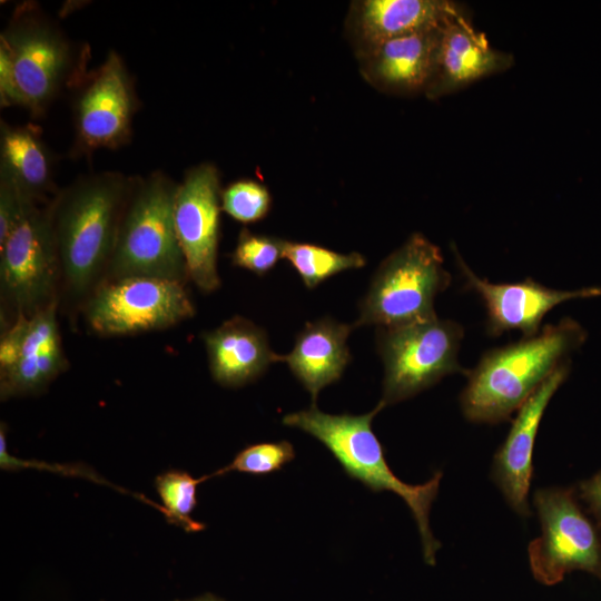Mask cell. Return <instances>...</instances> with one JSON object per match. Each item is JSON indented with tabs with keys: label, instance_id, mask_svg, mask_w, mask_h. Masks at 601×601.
<instances>
[{
	"label": "cell",
	"instance_id": "6da1fadb",
	"mask_svg": "<svg viewBox=\"0 0 601 601\" xmlns=\"http://www.w3.org/2000/svg\"><path fill=\"white\" fill-rule=\"evenodd\" d=\"M130 184L118 171L81 176L48 205L61 284L75 302H87L106 278Z\"/></svg>",
	"mask_w": 601,
	"mask_h": 601
},
{
	"label": "cell",
	"instance_id": "7a4b0ae2",
	"mask_svg": "<svg viewBox=\"0 0 601 601\" xmlns=\"http://www.w3.org/2000/svg\"><path fill=\"white\" fill-rule=\"evenodd\" d=\"M585 339V329L564 317L545 325L535 336L487 351L467 371L460 396L464 417L487 424L509 420Z\"/></svg>",
	"mask_w": 601,
	"mask_h": 601
},
{
	"label": "cell",
	"instance_id": "3957f363",
	"mask_svg": "<svg viewBox=\"0 0 601 601\" xmlns=\"http://www.w3.org/2000/svg\"><path fill=\"white\" fill-rule=\"evenodd\" d=\"M85 59L38 7L19 6L0 35L1 106L42 116L65 87L85 78Z\"/></svg>",
	"mask_w": 601,
	"mask_h": 601
},
{
	"label": "cell",
	"instance_id": "277c9868",
	"mask_svg": "<svg viewBox=\"0 0 601 601\" xmlns=\"http://www.w3.org/2000/svg\"><path fill=\"white\" fill-rule=\"evenodd\" d=\"M385 405L378 404L361 415L328 414L311 406L289 413L283 424L296 427L322 442L339 462L346 474L373 492L390 491L400 495L410 508L422 540L423 556L427 564H435V554L441 543L430 528V510L439 493L443 476L436 471L423 484L401 481L388 466L381 442L372 430V421Z\"/></svg>",
	"mask_w": 601,
	"mask_h": 601
},
{
	"label": "cell",
	"instance_id": "5b68a950",
	"mask_svg": "<svg viewBox=\"0 0 601 601\" xmlns=\"http://www.w3.org/2000/svg\"><path fill=\"white\" fill-rule=\"evenodd\" d=\"M177 187L161 171L131 177L104 282L131 276L188 279L174 221Z\"/></svg>",
	"mask_w": 601,
	"mask_h": 601
},
{
	"label": "cell",
	"instance_id": "8992f818",
	"mask_svg": "<svg viewBox=\"0 0 601 601\" xmlns=\"http://www.w3.org/2000/svg\"><path fill=\"white\" fill-rule=\"evenodd\" d=\"M450 283L440 248L414 233L376 269L354 326L393 327L433 318L435 298Z\"/></svg>",
	"mask_w": 601,
	"mask_h": 601
},
{
	"label": "cell",
	"instance_id": "52a82bcc",
	"mask_svg": "<svg viewBox=\"0 0 601 601\" xmlns=\"http://www.w3.org/2000/svg\"><path fill=\"white\" fill-rule=\"evenodd\" d=\"M463 326L437 316L393 327L377 328V347L384 364L381 402L387 406L411 398L443 377L467 374L459 363Z\"/></svg>",
	"mask_w": 601,
	"mask_h": 601
},
{
	"label": "cell",
	"instance_id": "ba28073f",
	"mask_svg": "<svg viewBox=\"0 0 601 601\" xmlns=\"http://www.w3.org/2000/svg\"><path fill=\"white\" fill-rule=\"evenodd\" d=\"M61 270L49 207L28 201L0 244V293L6 311L31 316L58 303ZM10 322V323H11Z\"/></svg>",
	"mask_w": 601,
	"mask_h": 601
},
{
	"label": "cell",
	"instance_id": "9c48e42d",
	"mask_svg": "<svg viewBox=\"0 0 601 601\" xmlns=\"http://www.w3.org/2000/svg\"><path fill=\"white\" fill-rule=\"evenodd\" d=\"M533 504L541 524V535L528 549L534 579L554 585L577 570L601 579V539L579 506L575 490L539 489Z\"/></svg>",
	"mask_w": 601,
	"mask_h": 601
},
{
	"label": "cell",
	"instance_id": "30bf717a",
	"mask_svg": "<svg viewBox=\"0 0 601 601\" xmlns=\"http://www.w3.org/2000/svg\"><path fill=\"white\" fill-rule=\"evenodd\" d=\"M185 283L131 276L104 282L85 303V317L101 336L166 329L193 317Z\"/></svg>",
	"mask_w": 601,
	"mask_h": 601
},
{
	"label": "cell",
	"instance_id": "8fae6325",
	"mask_svg": "<svg viewBox=\"0 0 601 601\" xmlns=\"http://www.w3.org/2000/svg\"><path fill=\"white\" fill-rule=\"evenodd\" d=\"M137 108L134 81L122 58L111 50L96 70L85 76L73 101V155L126 145Z\"/></svg>",
	"mask_w": 601,
	"mask_h": 601
},
{
	"label": "cell",
	"instance_id": "7c38bea8",
	"mask_svg": "<svg viewBox=\"0 0 601 601\" xmlns=\"http://www.w3.org/2000/svg\"><path fill=\"white\" fill-rule=\"evenodd\" d=\"M217 167L203 162L189 168L178 184L174 221L188 279L203 293L219 288L217 255L221 209Z\"/></svg>",
	"mask_w": 601,
	"mask_h": 601
},
{
	"label": "cell",
	"instance_id": "4fadbf2b",
	"mask_svg": "<svg viewBox=\"0 0 601 601\" xmlns=\"http://www.w3.org/2000/svg\"><path fill=\"white\" fill-rule=\"evenodd\" d=\"M58 303L31 315L18 316L0 341V397L37 394L67 367Z\"/></svg>",
	"mask_w": 601,
	"mask_h": 601
},
{
	"label": "cell",
	"instance_id": "5bb4252c",
	"mask_svg": "<svg viewBox=\"0 0 601 601\" xmlns=\"http://www.w3.org/2000/svg\"><path fill=\"white\" fill-rule=\"evenodd\" d=\"M456 265L464 277L465 287L476 293L486 311V332L500 336L504 332L520 331L523 337L540 333L544 316L555 306L573 299L601 295L598 286L578 289H554L532 278L518 283L495 284L479 277L455 249Z\"/></svg>",
	"mask_w": 601,
	"mask_h": 601
},
{
	"label": "cell",
	"instance_id": "9a60e30c",
	"mask_svg": "<svg viewBox=\"0 0 601 601\" xmlns=\"http://www.w3.org/2000/svg\"><path fill=\"white\" fill-rule=\"evenodd\" d=\"M560 365L518 410L509 434L496 451L491 476L508 504L521 516L531 515L528 495L533 477V449L544 411L570 373Z\"/></svg>",
	"mask_w": 601,
	"mask_h": 601
},
{
	"label": "cell",
	"instance_id": "2e32d148",
	"mask_svg": "<svg viewBox=\"0 0 601 601\" xmlns=\"http://www.w3.org/2000/svg\"><path fill=\"white\" fill-rule=\"evenodd\" d=\"M514 57L493 48L464 9L442 28L432 78L424 95L435 100L509 69Z\"/></svg>",
	"mask_w": 601,
	"mask_h": 601
},
{
	"label": "cell",
	"instance_id": "e0dca14e",
	"mask_svg": "<svg viewBox=\"0 0 601 601\" xmlns=\"http://www.w3.org/2000/svg\"><path fill=\"white\" fill-rule=\"evenodd\" d=\"M463 7L449 0H358L349 6L345 35L356 58L393 38L437 29Z\"/></svg>",
	"mask_w": 601,
	"mask_h": 601
},
{
	"label": "cell",
	"instance_id": "ac0fdd59",
	"mask_svg": "<svg viewBox=\"0 0 601 601\" xmlns=\"http://www.w3.org/2000/svg\"><path fill=\"white\" fill-rule=\"evenodd\" d=\"M443 27L393 38L372 48L357 58L362 77L388 95L424 93Z\"/></svg>",
	"mask_w": 601,
	"mask_h": 601
},
{
	"label": "cell",
	"instance_id": "d6986e66",
	"mask_svg": "<svg viewBox=\"0 0 601 601\" xmlns=\"http://www.w3.org/2000/svg\"><path fill=\"white\" fill-rule=\"evenodd\" d=\"M213 378L225 387H240L258 378L272 363L283 362L269 347L265 331L234 316L203 334Z\"/></svg>",
	"mask_w": 601,
	"mask_h": 601
},
{
	"label": "cell",
	"instance_id": "ffe728a7",
	"mask_svg": "<svg viewBox=\"0 0 601 601\" xmlns=\"http://www.w3.org/2000/svg\"><path fill=\"white\" fill-rule=\"evenodd\" d=\"M353 327L328 317L307 323L290 353L283 355V362L309 392L313 406L319 392L338 381L349 363L347 338Z\"/></svg>",
	"mask_w": 601,
	"mask_h": 601
},
{
	"label": "cell",
	"instance_id": "44dd1931",
	"mask_svg": "<svg viewBox=\"0 0 601 601\" xmlns=\"http://www.w3.org/2000/svg\"><path fill=\"white\" fill-rule=\"evenodd\" d=\"M52 160L40 131L32 125L0 124V177L28 200L38 204L52 193Z\"/></svg>",
	"mask_w": 601,
	"mask_h": 601
},
{
	"label": "cell",
	"instance_id": "7402d4cb",
	"mask_svg": "<svg viewBox=\"0 0 601 601\" xmlns=\"http://www.w3.org/2000/svg\"><path fill=\"white\" fill-rule=\"evenodd\" d=\"M284 258H286L309 289L329 277L347 269L365 266L366 260L359 253H337L311 243L285 240Z\"/></svg>",
	"mask_w": 601,
	"mask_h": 601
},
{
	"label": "cell",
	"instance_id": "603a6c76",
	"mask_svg": "<svg viewBox=\"0 0 601 601\" xmlns=\"http://www.w3.org/2000/svg\"><path fill=\"white\" fill-rule=\"evenodd\" d=\"M208 476L195 479L189 473L170 470L159 474L155 480L156 490L164 503L168 522L181 526L187 532H198L205 524L191 518L197 505L196 489Z\"/></svg>",
	"mask_w": 601,
	"mask_h": 601
},
{
	"label": "cell",
	"instance_id": "cb8c5ba5",
	"mask_svg": "<svg viewBox=\"0 0 601 601\" xmlns=\"http://www.w3.org/2000/svg\"><path fill=\"white\" fill-rule=\"evenodd\" d=\"M294 459L295 450L288 441L253 444L238 452L228 465L207 476L209 480L229 472L268 474L280 470Z\"/></svg>",
	"mask_w": 601,
	"mask_h": 601
},
{
	"label": "cell",
	"instance_id": "d4e9b609",
	"mask_svg": "<svg viewBox=\"0 0 601 601\" xmlns=\"http://www.w3.org/2000/svg\"><path fill=\"white\" fill-rule=\"evenodd\" d=\"M272 196L267 187L254 179H240L221 190V209L237 221L250 224L267 216Z\"/></svg>",
	"mask_w": 601,
	"mask_h": 601
},
{
	"label": "cell",
	"instance_id": "484cf974",
	"mask_svg": "<svg viewBox=\"0 0 601 601\" xmlns=\"http://www.w3.org/2000/svg\"><path fill=\"white\" fill-rule=\"evenodd\" d=\"M285 239L255 234L243 228L231 253L233 265L256 275L267 274L280 258H284Z\"/></svg>",
	"mask_w": 601,
	"mask_h": 601
},
{
	"label": "cell",
	"instance_id": "4316f807",
	"mask_svg": "<svg viewBox=\"0 0 601 601\" xmlns=\"http://www.w3.org/2000/svg\"><path fill=\"white\" fill-rule=\"evenodd\" d=\"M26 199L7 179L0 177V244L16 226L24 209Z\"/></svg>",
	"mask_w": 601,
	"mask_h": 601
},
{
	"label": "cell",
	"instance_id": "83f0119b",
	"mask_svg": "<svg viewBox=\"0 0 601 601\" xmlns=\"http://www.w3.org/2000/svg\"><path fill=\"white\" fill-rule=\"evenodd\" d=\"M578 495L588 506L601 532V471L579 483Z\"/></svg>",
	"mask_w": 601,
	"mask_h": 601
},
{
	"label": "cell",
	"instance_id": "f1b7e54d",
	"mask_svg": "<svg viewBox=\"0 0 601 601\" xmlns=\"http://www.w3.org/2000/svg\"><path fill=\"white\" fill-rule=\"evenodd\" d=\"M194 601H217V600H215L214 598H210V597H206V598L197 599V600H194Z\"/></svg>",
	"mask_w": 601,
	"mask_h": 601
}]
</instances>
